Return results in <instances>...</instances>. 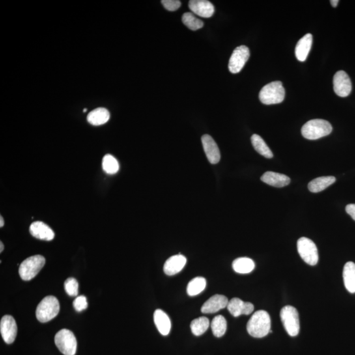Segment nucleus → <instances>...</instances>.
<instances>
[{
    "label": "nucleus",
    "instance_id": "obj_8",
    "mask_svg": "<svg viewBox=\"0 0 355 355\" xmlns=\"http://www.w3.org/2000/svg\"><path fill=\"white\" fill-rule=\"evenodd\" d=\"M298 250L301 259L307 264L315 266L318 263L319 259L318 249L315 243L310 239L305 237L299 239Z\"/></svg>",
    "mask_w": 355,
    "mask_h": 355
},
{
    "label": "nucleus",
    "instance_id": "obj_14",
    "mask_svg": "<svg viewBox=\"0 0 355 355\" xmlns=\"http://www.w3.org/2000/svg\"><path fill=\"white\" fill-rule=\"evenodd\" d=\"M227 309L232 316L238 317L242 315H250L253 312L254 306L252 303L244 302L239 298H233L229 301Z\"/></svg>",
    "mask_w": 355,
    "mask_h": 355
},
{
    "label": "nucleus",
    "instance_id": "obj_35",
    "mask_svg": "<svg viewBox=\"0 0 355 355\" xmlns=\"http://www.w3.org/2000/svg\"><path fill=\"white\" fill-rule=\"evenodd\" d=\"M330 3L333 8H336L337 5H338L339 1L338 0H331Z\"/></svg>",
    "mask_w": 355,
    "mask_h": 355
},
{
    "label": "nucleus",
    "instance_id": "obj_9",
    "mask_svg": "<svg viewBox=\"0 0 355 355\" xmlns=\"http://www.w3.org/2000/svg\"><path fill=\"white\" fill-rule=\"evenodd\" d=\"M250 51L247 46H240L236 47L229 61V68L230 72L233 74L240 73L248 61Z\"/></svg>",
    "mask_w": 355,
    "mask_h": 355
},
{
    "label": "nucleus",
    "instance_id": "obj_4",
    "mask_svg": "<svg viewBox=\"0 0 355 355\" xmlns=\"http://www.w3.org/2000/svg\"><path fill=\"white\" fill-rule=\"evenodd\" d=\"M285 98V89L280 81H274L264 86L260 90V102L265 105L277 104Z\"/></svg>",
    "mask_w": 355,
    "mask_h": 355
},
{
    "label": "nucleus",
    "instance_id": "obj_31",
    "mask_svg": "<svg viewBox=\"0 0 355 355\" xmlns=\"http://www.w3.org/2000/svg\"><path fill=\"white\" fill-rule=\"evenodd\" d=\"M64 290L71 297H76L79 294V283L74 277H68L64 281Z\"/></svg>",
    "mask_w": 355,
    "mask_h": 355
},
{
    "label": "nucleus",
    "instance_id": "obj_33",
    "mask_svg": "<svg viewBox=\"0 0 355 355\" xmlns=\"http://www.w3.org/2000/svg\"><path fill=\"white\" fill-rule=\"evenodd\" d=\"M163 6L166 10L170 12H174L180 8L181 6V2L178 0H163L161 1Z\"/></svg>",
    "mask_w": 355,
    "mask_h": 355
},
{
    "label": "nucleus",
    "instance_id": "obj_12",
    "mask_svg": "<svg viewBox=\"0 0 355 355\" xmlns=\"http://www.w3.org/2000/svg\"><path fill=\"white\" fill-rule=\"evenodd\" d=\"M201 141L208 161L211 164H217L221 160V153L216 142L208 134L202 136Z\"/></svg>",
    "mask_w": 355,
    "mask_h": 355
},
{
    "label": "nucleus",
    "instance_id": "obj_7",
    "mask_svg": "<svg viewBox=\"0 0 355 355\" xmlns=\"http://www.w3.org/2000/svg\"><path fill=\"white\" fill-rule=\"evenodd\" d=\"M55 343L58 349L64 355H75L77 341L74 333L67 329L58 331L55 336Z\"/></svg>",
    "mask_w": 355,
    "mask_h": 355
},
{
    "label": "nucleus",
    "instance_id": "obj_10",
    "mask_svg": "<svg viewBox=\"0 0 355 355\" xmlns=\"http://www.w3.org/2000/svg\"><path fill=\"white\" fill-rule=\"evenodd\" d=\"M333 90L335 93L341 98L349 96L352 90L351 81L347 73L339 70L333 77Z\"/></svg>",
    "mask_w": 355,
    "mask_h": 355
},
{
    "label": "nucleus",
    "instance_id": "obj_20",
    "mask_svg": "<svg viewBox=\"0 0 355 355\" xmlns=\"http://www.w3.org/2000/svg\"><path fill=\"white\" fill-rule=\"evenodd\" d=\"M154 322L159 332L163 335H169L171 329V322L169 316L161 309L155 311Z\"/></svg>",
    "mask_w": 355,
    "mask_h": 355
},
{
    "label": "nucleus",
    "instance_id": "obj_19",
    "mask_svg": "<svg viewBox=\"0 0 355 355\" xmlns=\"http://www.w3.org/2000/svg\"><path fill=\"white\" fill-rule=\"evenodd\" d=\"M312 44H313V36L311 34H307L299 40L295 51L297 59L299 61H305L307 59L311 50Z\"/></svg>",
    "mask_w": 355,
    "mask_h": 355
},
{
    "label": "nucleus",
    "instance_id": "obj_15",
    "mask_svg": "<svg viewBox=\"0 0 355 355\" xmlns=\"http://www.w3.org/2000/svg\"><path fill=\"white\" fill-rule=\"evenodd\" d=\"M189 8L193 14L204 18H210L215 13L214 6L206 0H191Z\"/></svg>",
    "mask_w": 355,
    "mask_h": 355
},
{
    "label": "nucleus",
    "instance_id": "obj_32",
    "mask_svg": "<svg viewBox=\"0 0 355 355\" xmlns=\"http://www.w3.org/2000/svg\"><path fill=\"white\" fill-rule=\"evenodd\" d=\"M73 307L77 312H81L88 308L87 299L85 296H80L77 297L73 301Z\"/></svg>",
    "mask_w": 355,
    "mask_h": 355
},
{
    "label": "nucleus",
    "instance_id": "obj_2",
    "mask_svg": "<svg viewBox=\"0 0 355 355\" xmlns=\"http://www.w3.org/2000/svg\"><path fill=\"white\" fill-rule=\"evenodd\" d=\"M332 132V126L327 120L313 119L309 120L301 128L303 136L311 140H315L326 136Z\"/></svg>",
    "mask_w": 355,
    "mask_h": 355
},
{
    "label": "nucleus",
    "instance_id": "obj_6",
    "mask_svg": "<svg viewBox=\"0 0 355 355\" xmlns=\"http://www.w3.org/2000/svg\"><path fill=\"white\" fill-rule=\"evenodd\" d=\"M280 318L288 334L292 337L297 336L300 331V316L298 310L290 305L284 307L280 311Z\"/></svg>",
    "mask_w": 355,
    "mask_h": 355
},
{
    "label": "nucleus",
    "instance_id": "obj_17",
    "mask_svg": "<svg viewBox=\"0 0 355 355\" xmlns=\"http://www.w3.org/2000/svg\"><path fill=\"white\" fill-rule=\"evenodd\" d=\"M187 262L186 258L184 255H176L172 256L166 260L163 270L168 276H173L178 274L184 268Z\"/></svg>",
    "mask_w": 355,
    "mask_h": 355
},
{
    "label": "nucleus",
    "instance_id": "obj_3",
    "mask_svg": "<svg viewBox=\"0 0 355 355\" xmlns=\"http://www.w3.org/2000/svg\"><path fill=\"white\" fill-rule=\"evenodd\" d=\"M60 311L59 301L54 296H47L38 304L36 316L38 321L45 323L53 319Z\"/></svg>",
    "mask_w": 355,
    "mask_h": 355
},
{
    "label": "nucleus",
    "instance_id": "obj_18",
    "mask_svg": "<svg viewBox=\"0 0 355 355\" xmlns=\"http://www.w3.org/2000/svg\"><path fill=\"white\" fill-rule=\"evenodd\" d=\"M262 181L270 186L282 188L288 186L290 183V178L285 174L268 171L264 173L260 178Z\"/></svg>",
    "mask_w": 355,
    "mask_h": 355
},
{
    "label": "nucleus",
    "instance_id": "obj_28",
    "mask_svg": "<svg viewBox=\"0 0 355 355\" xmlns=\"http://www.w3.org/2000/svg\"><path fill=\"white\" fill-rule=\"evenodd\" d=\"M209 320L206 317H199L192 320L191 322L190 328L191 331L195 336H200L205 332L209 327Z\"/></svg>",
    "mask_w": 355,
    "mask_h": 355
},
{
    "label": "nucleus",
    "instance_id": "obj_38",
    "mask_svg": "<svg viewBox=\"0 0 355 355\" xmlns=\"http://www.w3.org/2000/svg\"><path fill=\"white\" fill-rule=\"evenodd\" d=\"M87 111V109H84V112H86V111Z\"/></svg>",
    "mask_w": 355,
    "mask_h": 355
},
{
    "label": "nucleus",
    "instance_id": "obj_24",
    "mask_svg": "<svg viewBox=\"0 0 355 355\" xmlns=\"http://www.w3.org/2000/svg\"><path fill=\"white\" fill-rule=\"evenodd\" d=\"M255 267V262L247 257L238 258L232 263L234 270L239 274H249L252 272Z\"/></svg>",
    "mask_w": 355,
    "mask_h": 355
},
{
    "label": "nucleus",
    "instance_id": "obj_37",
    "mask_svg": "<svg viewBox=\"0 0 355 355\" xmlns=\"http://www.w3.org/2000/svg\"><path fill=\"white\" fill-rule=\"evenodd\" d=\"M4 245L3 244V243L2 242H0V253H2V251H4Z\"/></svg>",
    "mask_w": 355,
    "mask_h": 355
},
{
    "label": "nucleus",
    "instance_id": "obj_5",
    "mask_svg": "<svg viewBox=\"0 0 355 355\" xmlns=\"http://www.w3.org/2000/svg\"><path fill=\"white\" fill-rule=\"evenodd\" d=\"M46 264V259L37 255L27 258L19 265V275L23 280L29 281L36 276Z\"/></svg>",
    "mask_w": 355,
    "mask_h": 355
},
{
    "label": "nucleus",
    "instance_id": "obj_25",
    "mask_svg": "<svg viewBox=\"0 0 355 355\" xmlns=\"http://www.w3.org/2000/svg\"><path fill=\"white\" fill-rule=\"evenodd\" d=\"M251 143H252L254 149L257 151L260 155L268 159L273 158L272 151L259 135L253 134L251 136Z\"/></svg>",
    "mask_w": 355,
    "mask_h": 355
},
{
    "label": "nucleus",
    "instance_id": "obj_26",
    "mask_svg": "<svg viewBox=\"0 0 355 355\" xmlns=\"http://www.w3.org/2000/svg\"><path fill=\"white\" fill-rule=\"evenodd\" d=\"M206 279L203 277H196L191 279L187 286V293L189 296H195L205 290Z\"/></svg>",
    "mask_w": 355,
    "mask_h": 355
},
{
    "label": "nucleus",
    "instance_id": "obj_22",
    "mask_svg": "<svg viewBox=\"0 0 355 355\" xmlns=\"http://www.w3.org/2000/svg\"><path fill=\"white\" fill-rule=\"evenodd\" d=\"M344 285L350 294L355 293V264L348 262L345 264L343 271Z\"/></svg>",
    "mask_w": 355,
    "mask_h": 355
},
{
    "label": "nucleus",
    "instance_id": "obj_30",
    "mask_svg": "<svg viewBox=\"0 0 355 355\" xmlns=\"http://www.w3.org/2000/svg\"><path fill=\"white\" fill-rule=\"evenodd\" d=\"M182 21L183 23L191 31H197L201 29L204 26L203 21L197 19L192 13H185L183 15Z\"/></svg>",
    "mask_w": 355,
    "mask_h": 355
},
{
    "label": "nucleus",
    "instance_id": "obj_16",
    "mask_svg": "<svg viewBox=\"0 0 355 355\" xmlns=\"http://www.w3.org/2000/svg\"><path fill=\"white\" fill-rule=\"evenodd\" d=\"M29 231L32 236L41 240L51 241L55 237V233L52 229L46 224L41 221L32 223Z\"/></svg>",
    "mask_w": 355,
    "mask_h": 355
},
{
    "label": "nucleus",
    "instance_id": "obj_36",
    "mask_svg": "<svg viewBox=\"0 0 355 355\" xmlns=\"http://www.w3.org/2000/svg\"><path fill=\"white\" fill-rule=\"evenodd\" d=\"M4 226V220L3 217H0V227L2 228Z\"/></svg>",
    "mask_w": 355,
    "mask_h": 355
},
{
    "label": "nucleus",
    "instance_id": "obj_11",
    "mask_svg": "<svg viewBox=\"0 0 355 355\" xmlns=\"http://www.w3.org/2000/svg\"><path fill=\"white\" fill-rule=\"evenodd\" d=\"M0 332L6 343H14L17 337V326L13 316L5 315L2 317L0 322Z\"/></svg>",
    "mask_w": 355,
    "mask_h": 355
},
{
    "label": "nucleus",
    "instance_id": "obj_27",
    "mask_svg": "<svg viewBox=\"0 0 355 355\" xmlns=\"http://www.w3.org/2000/svg\"><path fill=\"white\" fill-rule=\"evenodd\" d=\"M210 326L213 335L217 337H221L227 331V322L223 316L218 315L213 318Z\"/></svg>",
    "mask_w": 355,
    "mask_h": 355
},
{
    "label": "nucleus",
    "instance_id": "obj_23",
    "mask_svg": "<svg viewBox=\"0 0 355 355\" xmlns=\"http://www.w3.org/2000/svg\"><path fill=\"white\" fill-rule=\"evenodd\" d=\"M334 176H322L315 178L309 182L308 188L313 193H318L324 190L335 182Z\"/></svg>",
    "mask_w": 355,
    "mask_h": 355
},
{
    "label": "nucleus",
    "instance_id": "obj_34",
    "mask_svg": "<svg viewBox=\"0 0 355 355\" xmlns=\"http://www.w3.org/2000/svg\"><path fill=\"white\" fill-rule=\"evenodd\" d=\"M346 212L355 221V204H349L346 206Z\"/></svg>",
    "mask_w": 355,
    "mask_h": 355
},
{
    "label": "nucleus",
    "instance_id": "obj_1",
    "mask_svg": "<svg viewBox=\"0 0 355 355\" xmlns=\"http://www.w3.org/2000/svg\"><path fill=\"white\" fill-rule=\"evenodd\" d=\"M247 330L255 338H262L272 332L271 319L267 312L263 310L255 312L247 322Z\"/></svg>",
    "mask_w": 355,
    "mask_h": 355
},
{
    "label": "nucleus",
    "instance_id": "obj_21",
    "mask_svg": "<svg viewBox=\"0 0 355 355\" xmlns=\"http://www.w3.org/2000/svg\"><path fill=\"white\" fill-rule=\"evenodd\" d=\"M109 118L110 113L109 111L103 107H99L88 114L87 120L92 125L100 126L108 122Z\"/></svg>",
    "mask_w": 355,
    "mask_h": 355
},
{
    "label": "nucleus",
    "instance_id": "obj_13",
    "mask_svg": "<svg viewBox=\"0 0 355 355\" xmlns=\"http://www.w3.org/2000/svg\"><path fill=\"white\" fill-rule=\"evenodd\" d=\"M229 302V301L227 297L223 295H215L204 303L201 311L204 314L217 313L221 309L227 307Z\"/></svg>",
    "mask_w": 355,
    "mask_h": 355
},
{
    "label": "nucleus",
    "instance_id": "obj_29",
    "mask_svg": "<svg viewBox=\"0 0 355 355\" xmlns=\"http://www.w3.org/2000/svg\"><path fill=\"white\" fill-rule=\"evenodd\" d=\"M102 167L103 171L107 174H115L119 170V164L115 157L107 154L103 158Z\"/></svg>",
    "mask_w": 355,
    "mask_h": 355
}]
</instances>
